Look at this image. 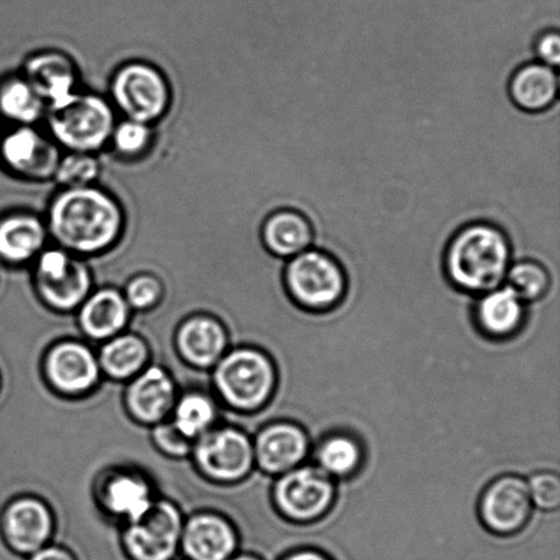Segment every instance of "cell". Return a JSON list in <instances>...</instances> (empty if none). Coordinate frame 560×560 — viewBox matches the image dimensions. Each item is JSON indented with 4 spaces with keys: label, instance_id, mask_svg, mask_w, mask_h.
Instances as JSON below:
<instances>
[{
    "label": "cell",
    "instance_id": "obj_15",
    "mask_svg": "<svg viewBox=\"0 0 560 560\" xmlns=\"http://www.w3.org/2000/svg\"><path fill=\"white\" fill-rule=\"evenodd\" d=\"M311 455L313 464L337 482L353 479L366 463L364 439L349 430L324 433Z\"/></svg>",
    "mask_w": 560,
    "mask_h": 560
},
{
    "label": "cell",
    "instance_id": "obj_13",
    "mask_svg": "<svg viewBox=\"0 0 560 560\" xmlns=\"http://www.w3.org/2000/svg\"><path fill=\"white\" fill-rule=\"evenodd\" d=\"M261 243L268 254L289 260L311 249L316 230L306 213L299 208L284 207L272 211L261 226Z\"/></svg>",
    "mask_w": 560,
    "mask_h": 560
},
{
    "label": "cell",
    "instance_id": "obj_19",
    "mask_svg": "<svg viewBox=\"0 0 560 560\" xmlns=\"http://www.w3.org/2000/svg\"><path fill=\"white\" fill-rule=\"evenodd\" d=\"M51 534V521L46 510L36 502H19L4 517L5 545L20 556H32L46 545Z\"/></svg>",
    "mask_w": 560,
    "mask_h": 560
},
{
    "label": "cell",
    "instance_id": "obj_4",
    "mask_svg": "<svg viewBox=\"0 0 560 560\" xmlns=\"http://www.w3.org/2000/svg\"><path fill=\"white\" fill-rule=\"evenodd\" d=\"M48 129L69 152L96 153L112 141L115 114L112 104L95 93H79L63 106L47 109Z\"/></svg>",
    "mask_w": 560,
    "mask_h": 560
},
{
    "label": "cell",
    "instance_id": "obj_20",
    "mask_svg": "<svg viewBox=\"0 0 560 560\" xmlns=\"http://www.w3.org/2000/svg\"><path fill=\"white\" fill-rule=\"evenodd\" d=\"M46 222L32 213H14L0 219V259L24 262L42 254L47 243Z\"/></svg>",
    "mask_w": 560,
    "mask_h": 560
},
{
    "label": "cell",
    "instance_id": "obj_6",
    "mask_svg": "<svg viewBox=\"0 0 560 560\" xmlns=\"http://www.w3.org/2000/svg\"><path fill=\"white\" fill-rule=\"evenodd\" d=\"M217 378L230 404L240 409L256 410L276 393L278 371L276 362L262 351L243 349L222 362Z\"/></svg>",
    "mask_w": 560,
    "mask_h": 560
},
{
    "label": "cell",
    "instance_id": "obj_37",
    "mask_svg": "<svg viewBox=\"0 0 560 560\" xmlns=\"http://www.w3.org/2000/svg\"><path fill=\"white\" fill-rule=\"evenodd\" d=\"M27 560H75L73 553L62 546L43 547Z\"/></svg>",
    "mask_w": 560,
    "mask_h": 560
},
{
    "label": "cell",
    "instance_id": "obj_8",
    "mask_svg": "<svg viewBox=\"0 0 560 560\" xmlns=\"http://www.w3.org/2000/svg\"><path fill=\"white\" fill-rule=\"evenodd\" d=\"M534 509L528 481L517 474H503L488 482L476 504L477 518L482 528L501 539L525 530Z\"/></svg>",
    "mask_w": 560,
    "mask_h": 560
},
{
    "label": "cell",
    "instance_id": "obj_10",
    "mask_svg": "<svg viewBox=\"0 0 560 560\" xmlns=\"http://www.w3.org/2000/svg\"><path fill=\"white\" fill-rule=\"evenodd\" d=\"M310 431L299 422L282 420L262 428L255 442V459L262 471L280 476L305 464L312 454Z\"/></svg>",
    "mask_w": 560,
    "mask_h": 560
},
{
    "label": "cell",
    "instance_id": "obj_36",
    "mask_svg": "<svg viewBox=\"0 0 560 560\" xmlns=\"http://www.w3.org/2000/svg\"><path fill=\"white\" fill-rule=\"evenodd\" d=\"M177 428L175 427H162V430L158 432L159 441H161L164 446L170 450H175V452H184L186 448V442L183 441L184 438Z\"/></svg>",
    "mask_w": 560,
    "mask_h": 560
},
{
    "label": "cell",
    "instance_id": "obj_34",
    "mask_svg": "<svg viewBox=\"0 0 560 560\" xmlns=\"http://www.w3.org/2000/svg\"><path fill=\"white\" fill-rule=\"evenodd\" d=\"M161 285L155 278L151 276L137 277L128 285V300L136 307H147L153 304L158 299Z\"/></svg>",
    "mask_w": 560,
    "mask_h": 560
},
{
    "label": "cell",
    "instance_id": "obj_26",
    "mask_svg": "<svg viewBox=\"0 0 560 560\" xmlns=\"http://www.w3.org/2000/svg\"><path fill=\"white\" fill-rule=\"evenodd\" d=\"M504 284L509 285L526 305L535 304L550 293L552 277L541 261L524 259L512 262Z\"/></svg>",
    "mask_w": 560,
    "mask_h": 560
},
{
    "label": "cell",
    "instance_id": "obj_22",
    "mask_svg": "<svg viewBox=\"0 0 560 560\" xmlns=\"http://www.w3.org/2000/svg\"><path fill=\"white\" fill-rule=\"evenodd\" d=\"M47 103L25 77H14L0 86V114L10 122L32 126L46 117Z\"/></svg>",
    "mask_w": 560,
    "mask_h": 560
},
{
    "label": "cell",
    "instance_id": "obj_32",
    "mask_svg": "<svg viewBox=\"0 0 560 560\" xmlns=\"http://www.w3.org/2000/svg\"><path fill=\"white\" fill-rule=\"evenodd\" d=\"M151 125L137 122V120L125 119L115 125L112 141L115 150L120 155L136 156L144 152L151 144Z\"/></svg>",
    "mask_w": 560,
    "mask_h": 560
},
{
    "label": "cell",
    "instance_id": "obj_27",
    "mask_svg": "<svg viewBox=\"0 0 560 560\" xmlns=\"http://www.w3.org/2000/svg\"><path fill=\"white\" fill-rule=\"evenodd\" d=\"M180 346L185 354L197 364H210L224 346V335L217 323L195 318L180 332Z\"/></svg>",
    "mask_w": 560,
    "mask_h": 560
},
{
    "label": "cell",
    "instance_id": "obj_23",
    "mask_svg": "<svg viewBox=\"0 0 560 560\" xmlns=\"http://www.w3.org/2000/svg\"><path fill=\"white\" fill-rule=\"evenodd\" d=\"M126 313L128 310L122 296L117 291L103 290L86 302L81 318L88 334L104 338L124 326Z\"/></svg>",
    "mask_w": 560,
    "mask_h": 560
},
{
    "label": "cell",
    "instance_id": "obj_29",
    "mask_svg": "<svg viewBox=\"0 0 560 560\" xmlns=\"http://www.w3.org/2000/svg\"><path fill=\"white\" fill-rule=\"evenodd\" d=\"M145 359V348L133 337L115 339L103 350V364L114 376H128L139 370Z\"/></svg>",
    "mask_w": 560,
    "mask_h": 560
},
{
    "label": "cell",
    "instance_id": "obj_12",
    "mask_svg": "<svg viewBox=\"0 0 560 560\" xmlns=\"http://www.w3.org/2000/svg\"><path fill=\"white\" fill-rule=\"evenodd\" d=\"M477 332L492 342H506L523 331L528 307L506 284L477 296L471 306Z\"/></svg>",
    "mask_w": 560,
    "mask_h": 560
},
{
    "label": "cell",
    "instance_id": "obj_3",
    "mask_svg": "<svg viewBox=\"0 0 560 560\" xmlns=\"http://www.w3.org/2000/svg\"><path fill=\"white\" fill-rule=\"evenodd\" d=\"M289 300L310 315H326L343 304L349 277L331 252L312 248L289 259L283 270Z\"/></svg>",
    "mask_w": 560,
    "mask_h": 560
},
{
    "label": "cell",
    "instance_id": "obj_39",
    "mask_svg": "<svg viewBox=\"0 0 560 560\" xmlns=\"http://www.w3.org/2000/svg\"><path fill=\"white\" fill-rule=\"evenodd\" d=\"M229 560H266V559L261 558L259 556H256V553L244 552V553H240V556H233Z\"/></svg>",
    "mask_w": 560,
    "mask_h": 560
},
{
    "label": "cell",
    "instance_id": "obj_18",
    "mask_svg": "<svg viewBox=\"0 0 560 560\" xmlns=\"http://www.w3.org/2000/svg\"><path fill=\"white\" fill-rule=\"evenodd\" d=\"M180 546L188 560H229L237 550L238 540L226 521L205 515L186 526Z\"/></svg>",
    "mask_w": 560,
    "mask_h": 560
},
{
    "label": "cell",
    "instance_id": "obj_11",
    "mask_svg": "<svg viewBox=\"0 0 560 560\" xmlns=\"http://www.w3.org/2000/svg\"><path fill=\"white\" fill-rule=\"evenodd\" d=\"M0 156L11 172L24 178L54 177L60 161L57 142L46 139L32 126H19L3 137Z\"/></svg>",
    "mask_w": 560,
    "mask_h": 560
},
{
    "label": "cell",
    "instance_id": "obj_38",
    "mask_svg": "<svg viewBox=\"0 0 560 560\" xmlns=\"http://www.w3.org/2000/svg\"><path fill=\"white\" fill-rule=\"evenodd\" d=\"M279 560H334L327 552L313 547H301L285 553Z\"/></svg>",
    "mask_w": 560,
    "mask_h": 560
},
{
    "label": "cell",
    "instance_id": "obj_21",
    "mask_svg": "<svg viewBox=\"0 0 560 560\" xmlns=\"http://www.w3.org/2000/svg\"><path fill=\"white\" fill-rule=\"evenodd\" d=\"M49 373L59 387L77 392L90 387L97 377V365L93 355L80 345L59 346L49 357Z\"/></svg>",
    "mask_w": 560,
    "mask_h": 560
},
{
    "label": "cell",
    "instance_id": "obj_9",
    "mask_svg": "<svg viewBox=\"0 0 560 560\" xmlns=\"http://www.w3.org/2000/svg\"><path fill=\"white\" fill-rule=\"evenodd\" d=\"M180 535L177 510L161 503L131 523L124 539L125 552L131 560H173Z\"/></svg>",
    "mask_w": 560,
    "mask_h": 560
},
{
    "label": "cell",
    "instance_id": "obj_33",
    "mask_svg": "<svg viewBox=\"0 0 560 560\" xmlns=\"http://www.w3.org/2000/svg\"><path fill=\"white\" fill-rule=\"evenodd\" d=\"M526 481L534 508L545 513L557 512L560 506V479L557 471L537 470Z\"/></svg>",
    "mask_w": 560,
    "mask_h": 560
},
{
    "label": "cell",
    "instance_id": "obj_30",
    "mask_svg": "<svg viewBox=\"0 0 560 560\" xmlns=\"http://www.w3.org/2000/svg\"><path fill=\"white\" fill-rule=\"evenodd\" d=\"M101 174V163L90 153L70 152L60 158L54 177L63 188L92 185Z\"/></svg>",
    "mask_w": 560,
    "mask_h": 560
},
{
    "label": "cell",
    "instance_id": "obj_5",
    "mask_svg": "<svg viewBox=\"0 0 560 560\" xmlns=\"http://www.w3.org/2000/svg\"><path fill=\"white\" fill-rule=\"evenodd\" d=\"M272 498L279 514L289 523L313 525L332 512L338 482L315 464L305 463L278 476Z\"/></svg>",
    "mask_w": 560,
    "mask_h": 560
},
{
    "label": "cell",
    "instance_id": "obj_28",
    "mask_svg": "<svg viewBox=\"0 0 560 560\" xmlns=\"http://www.w3.org/2000/svg\"><path fill=\"white\" fill-rule=\"evenodd\" d=\"M107 501L115 513L128 515L131 523L142 517L152 506L144 482L128 476L118 477L109 485Z\"/></svg>",
    "mask_w": 560,
    "mask_h": 560
},
{
    "label": "cell",
    "instance_id": "obj_14",
    "mask_svg": "<svg viewBox=\"0 0 560 560\" xmlns=\"http://www.w3.org/2000/svg\"><path fill=\"white\" fill-rule=\"evenodd\" d=\"M510 102L520 112L537 115L556 106L559 96V75L557 69L540 62L518 66L508 82Z\"/></svg>",
    "mask_w": 560,
    "mask_h": 560
},
{
    "label": "cell",
    "instance_id": "obj_25",
    "mask_svg": "<svg viewBox=\"0 0 560 560\" xmlns=\"http://www.w3.org/2000/svg\"><path fill=\"white\" fill-rule=\"evenodd\" d=\"M42 294L57 307H73L84 299L91 285V276L84 262L71 257L63 273L57 278H36Z\"/></svg>",
    "mask_w": 560,
    "mask_h": 560
},
{
    "label": "cell",
    "instance_id": "obj_24",
    "mask_svg": "<svg viewBox=\"0 0 560 560\" xmlns=\"http://www.w3.org/2000/svg\"><path fill=\"white\" fill-rule=\"evenodd\" d=\"M172 397V383L158 368L145 372L130 389L131 408L145 420L159 419L168 408Z\"/></svg>",
    "mask_w": 560,
    "mask_h": 560
},
{
    "label": "cell",
    "instance_id": "obj_1",
    "mask_svg": "<svg viewBox=\"0 0 560 560\" xmlns=\"http://www.w3.org/2000/svg\"><path fill=\"white\" fill-rule=\"evenodd\" d=\"M119 202L93 185L65 188L47 213V232L69 254L96 255L112 248L124 232Z\"/></svg>",
    "mask_w": 560,
    "mask_h": 560
},
{
    "label": "cell",
    "instance_id": "obj_2",
    "mask_svg": "<svg viewBox=\"0 0 560 560\" xmlns=\"http://www.w3.org/2000/svg\"><path fill=\"white\" fill-rule=\"evenodd\" d=\"M513 255L506 230L490 221L469 222L444 248V276L458 293L479 296L504 284Z\"/></svg>",
    "mask_w": 560,
    "mask_h": 560
},
{
    "label": "cell",
    "instance_id": "obj_7",
    "mask_svg": "<svg viewBox=\"0 0 560 560\" xmlns=\"http://www.w3.org/2000/svg\"><path fill=\"white\" fill-rule=\"evenodd\" d=\"M112 96L126 119L147 125L161 119L172 103L166 77L155 66L142 62L125 65L115 73Z\"/></svg>",
    "mask_w": 560,
    "mask_h": 560
},
{
    "label": "cell",
    "instance_id": "obj_31",
    "mask_svg": "<svg viewBox=\"0 0 560 560\" xmlns=\"http://www.w3.org/2000/svg\"><path fill=\"white\" fill-rule=\"evenodd\" d=\"M213 417V409L210 400L200 395H190L179 404L175 428L185 438L196 436L205 431Z\"/></svg>",
    "mask_w": 560,
    "mask_h": 560
},
{
    "label": "cell",
    "instance_id": "obj_35",
    "mask_svg": "<svg viewBox=\"0 0 560 560\" xmlns=\"http://www.w3.org/2000/svg\"><path fill=\"white\" fill-rule=\"evenodd\" d=\"M537 62L558 69L560 63V36L557 30L541 32L534 44Z\"/></svg>",
    "mask_w": 560,
    "mask_h": 560
},
{
    "label": "cell",
    "instance_id": "obj_17",
    "mask_svg": "<svg viewBox=\"0 0 560 560\" xmlns=\"http://www.w3.org/2000/svg\"><path fill=\"white\" fill-rule=\"evenodd\" d=\"M25 79L47 103V109L68 103L77 93L73 63L63 54H38L27 60Z\"/></svg>",
    "mask_w": 560,
    "mask_h": 560
},
{
    "label": "cell",
    "instance_id": "obj_16",
    "mask_svg": "<svg viewBox=\"0 0 560 560\" xmlns=\"http://www.w3.org/2000/svg\"><path fill=\"white\" fill-rule=\"evenodd\" d=\"M199 458L212 475L223 480H234L248 474L254 465L255 450L244 433L223 430L201 442Z\"/></svg>",
    "mask_w": 560,
    "mask_h": 560
}]
</instances>
